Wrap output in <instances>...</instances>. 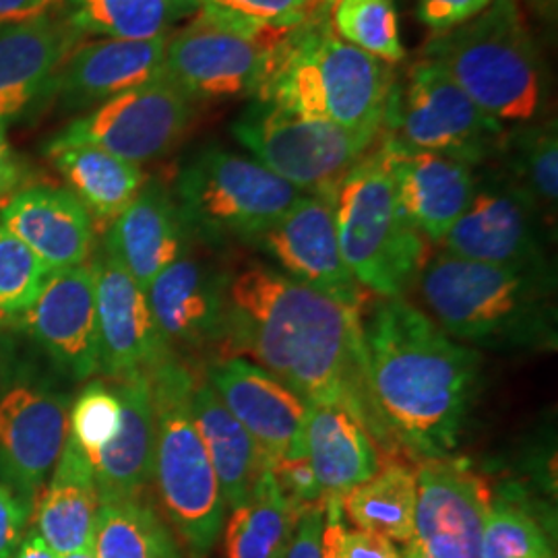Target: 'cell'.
I'll return each instance as SVG.
<instances>
[{"instance_id": "cell-1", "label": "cell", "mask_w": 558, "mask_h": 558, "mask_svg": "<svg viewBox=\"0 0 558 558\" xmlns=\"http://www.w3.org/2000/svg\"><path fill=\"white\" fill-rule=\"evenodd\" d=\"M362 311L248 260L230 274L223 345L253 356L306 403L339 408L389 442L366 391Z\"/></svg>"}, {"instance_id": "cell-2", "label": "cell", "mask_w": 558, "mask_h": 558, "mask_svg": "<svg viewBox=\"0 0 558 558\" xmlns=\"http://www.w3.org/2000/svg\"><path fill=\"white\" fill-rule=\"evenodd\" d=\"M364 379L385 435L403 451L451 458L482 385V356L403 296L362 311Z\"/></svg>"}, {"instance_id": "cell-3", "label": "cell", "mask_w": 558, "mask_h": 558, "mask_svg": "<svg viewBox=\"0 0 558 558\" xmlns=\"http://www.w3.org/2000/svg\"><path fill=\"white\" fill-rule=\"evenodd\" d=\"M414 286L426 315L468 348L557 350V278L440 253L426 260Z\"/></svg>"}, {"instance_id": "cell-4", "label": "cell", "mask_w": 558, "mask_h": 558, "mask_svg": "<svg viewBox=\"0 0 558 558\" xmlns=\"http://www.w3.org/2000/svg\"><path fill=\"white\" fill-rule=\"evenodd\" d=\"M396 80L393 64L341 40L329 11H320L288 29L253 100L352 131L380 133Z\"/></svg>"}, {"instance_id": "cell-5", "label": "cell", "mask_w": 558, "mask_h": 558, "mask_svg": "<svg viewBox=\"0 0 558 558\" xmlns=\"http://www.w3.org/2000/svg\"><path fill=\"white\" fill-rule=\"evenodd\" d=\"M422 59L502 124L532 122L544 108V66L521 0H493L474 20L433 34Z\"/></svg>"}, {"instance_id": "cell-6", "label": "cell", "mask_w": 558, "mask_h": 558, "mask_svg": "<svg viewBox=\"0 0 558 558\" xmlns=\"http://www.w3.org/2000/svg\"><path fill=\"white\" fill-rule=\"evenodd\" d=\"M149 379L156 416L151 480L166 518L189 553L193 558H205L220 538L228 507L193 420L195 377L172 352Z\"/></svg>"}, {"instance_id": "cell-7", "label": "cell", "mask_w": 558, "mask_h": 558, "mask_svg": "<svg viewBox=\"0 0 558 558\" xmlns=\"http://www.w3.org/2000/svg\"><path fill=\"white\" fill-rule=\"evenodd\" d=\"M331 205L354 279L379 299L403 296L430 259V242L403 214L379 141L339 180Z\"/></svg>"}, {"instance_id": "cell-8", "label": "cell", "mask_w": 558, "mask_h": 558, "mask_svg": "<svg viewBox=\"0 0 558 558\" xmlns=\"http://www.w3.org/2000/svg\"><path fill=\"white\" fill-rule=\"evenodd\" d=\"M69 383L34 343L0 341V480L27 511L69 440Z\"/></svg>"}, {"instance_id": "cell-9", "label": "cell", "mask_w": 558, "mask_h": 558, "mask_svg": "<svg viewBox=\"0 0 558 558\" xmlns=\"http://www.w3.org/2000/svg\"><path fill=\"white\" fill-rule=\"evenodd\" d=\"M302 195L255 158L218 145L182 163L172 193L186 234L209 246L248 244Z\"/></svg>"}, {"instance_id": "cell-10", "label": "cell", "mask_w": 558, "mask_h": 558, "mask_svg": "<svg viewBox=\"0 0 558 558\" xmlns=\"http://www.w3.org/2000/svg\"><path fill=\"white\" fill-rule=\"evenodd\" d=\"M288 29L203 2L168 36L163 75L197 104L253 98Z\"/></svg>"}, {"instance_id": "cell-11", "label": "cell", "mask_w": 558, "mask_h": 558, "mask_svg": "<svg viewBox=\"0 0 558 558\" xmlns=\"http://www.w3.org/2000/svg\"><path fill=\"white\" fill-rule=\"evenodd\" d=\"M505 124L472 100L439 64L420 59L393 83L383 133L405 147L482 168L495 160Z\"/></svg>"}, {"instance_id": "cell-12", "label": "cell", "mask_w": 558, "mask_h": 558, "mask_svg": "<svg viewBox=\"0 0 558 558\" xmlns=\"http://www.w3.org/2000/svg\"><path fill=\"white\" fill-rule=\"evenodd\" d=\"M380 133L352 131L331 120L306 119L255 100L232 124L234 140L267 170L300 193L327 197L375 147Z\"/></svg>"}, {"instance_id": "cell-13", "label": "cell", "mask_w": 558, "mask_h": 558, "mask_svg": "<svg viewBox=\"0 0 558 558\" xmlns=\"http://www.w3.org/2000/svg\"><path fill=\"white\" fill-rule=\"evenodd\" d=\"M548 239L550 226L538 207L495 170L476 174L474 197L440 244L459 259L555 278Z\"/></svg>"}, {"instance_id": "cell-14", "label": "cell", "mask_w": 558, "mask_h": 558, "mask_svg": "<svg viewBox=\"0 0 558 558\" xmlns=\"http://www.w3.org/2000/svg\"><path fill=\"white\" fill-rule=\"evenodd\" d=\"M197 110V101L161 75L71 120L50 143L94 145L141 166L172 151L193 126Z\"/></svg>"}, {"instance_id": "cell-15", "label": "cell", "mask_w": 558, "mask_h": 558, "mask_svg": "<svg viewBox=\"0 0 558 558\" xmlns=\"http://www.w3.org/2000/svg\"><path fill=\"white\" fill-rule=\"evenodd\" d=\"M248 244L276 260L290 278L348 306L364 308L366 290L354 279L341 255L331 197L304 193Z\"/></svg>"}, {"instance_id": "cell-16", "label": "cell", "mask_w": 558, "mask_h": 558, "mask_svg": "<svg viewBox=\"0 0 558 558\" xmlns=\"http://www.w3.org/2000/svg\"><path fill=\"white\" fill-rule=\"evenodd\" d=\"M98 319V371L112 380L151 375L172 354L163 343L145 290L104 248L92 253Z\"/></svg>"}, {"instance_id": "cell-17", "label": "cell", "mask_w": 558, "mask_h": 558, "mask_svg": "<svg viewBox=\"0 0 558 558\" xmlns=\"http://www.w3.org/2000/svg\"><path fill=\"white\" fill-rule=\"evenodd\" d=\"M414 544L430 558H480L490 509L484 480L456 459H426L418 472Z\"/></svg>"}, {"instance_id": "cell-18", "label": "cell", "mask_w": 558, "mask_h": 558, "mask_svg": "<svg viewBox=\"0 0 558 558\" xmlns=\"http://www.w3.org/2000/svg\"><path fill=\"white\" fill-rule=\"evenodd\" d=\"M21 323L29 341L71 383L98 373L96 283L89 265L52 271Z\"/></svg>"}, {"instance_id": "cell-19", "label": "cell", "mask_w": 558, "mask_h": 558, "mask_svg": "<svg viewBox=\"0 0 558 558\" xmlns=\"http://www.w3.org/2000/svg\"><path fill=\"white\" fill-rule=\"evenodd\" d=\"M230 271L184 251L145 290L168 350L226 343Z\"/></svg>"}, {"instance_id": "cell-20", "label": "cell", "mask_w": 558, "mask_h": 558, "mask_svg": "<svg viewBox=\"0 0 558 558\" xmlns=\"http://www.w3.org/2000/svg\"><path fill=\"white\" fill-rule=\"evenodd\" d=\"M207 383L259 445L267 468L302 435L308 403L259 364L242 356L216 360L207 366Z\"/></svg>"}, {"instance_id": "cell-21", "label": "cell", "mask_w": 558, "mask_h": 558, "mask_svg": "<svg viewBox=\"0 0 558 558\" xmlns=\"http://www.w3.org/2000/svg\"><path fill=\"white\" fill-rule=\"evenodd\" d=\"M379 143L403 214L430 244H440L474 197L476 168L405 147L385 133Z\"/></svg>"}, {"instance_id": "cell-22", "label": "cell", "mask_w": 558, "mask_h": 558, "mask_svg": "<svg viewBox=\"0 0 558 558\" xmlns=\"http://www.w3.org/2000/svg\"><path fill=\"white\" fill-rule=\"evenodd\" d=\"M168 36L154 40L83 41L64 60L50 83L62 112H89L147 81L163 75Z\"/></svg>"}, {"instance_id": "cell-23", "label": "cell", "mask_w": 558, "mask_h": 558, "mask_svg": "<svg viewBox=\"0 0 558 558\" xmlns=\"http://www.w3.org/2000/svg\"><path fill=\"white\" fill-rule=\"evenodd\" d=\"M85 34L60 11L0 25V120L20 119L50 83Z\"/></svg>"}, {"instance_id": "cell-24", "label": "cell", "mask_w": 558, "mask_h": 558, "mask_svg": "<svg viewBox=\"0 0 558 558\" xmlns=\"http://www.w3.org/2000/svg\"><path fill=\"white\" fill-rule=\"evenodd\" d=\"M0 223L50 271L85 265L96 246V223L69 189L34 184L0 209Z\"/></svg>"}, {"instance_id": "cell-25", "label": "cell", "mask_w": 558, "mask_h": 558, "mask_svg": "<svg viewBox=\"0 0 558 558\" xmlns=\"http://www.w3.org/2000/svg\"><path fill=\"white\" fill-rule=\"evenodd\" d=\"M186 239L172 193L158 180H145L137 197L108 226L101 248L147 290L186 251Z\"/></svg>"}, {"instance_id": "cell-26", "label": "cell", "mask_w": 558, "mask_h": 558, "mask_svg": "<svg viewBox=\"0 0 558 558\" xmlns=\"http://www.w3.org/2000/svg\"><path fill=\"white\" fill-rule=\"evenodd\" d=\"M120 424L110 440L94 459V476L101 502L141 499L154 476L156 416L149 375H133L117 380Z\"/></svg>"}, {"instance_id": "cell-27", "label": "cell", "mask_w": 558, "mask_h": 558, "mask_svg": "<svg viewBox=\"0 0 558 558\" xmlns=\"http://www.w3.org/2000/svg\"><path fill=\"white\" fill-rule=\"evenodd\" d=\"M302 440L325 497L343 499L379 472L377 442L359 420L339 408L308 403Z\"/></svg>"}, {"instance_id": "cell-28", "label": "cell", "mask_w": 558, "mask_h": 558, "mask_svg": "<svg viewBox=\"0 0 558 558\" xmlns=\"http://www.w3.org/2000/svg\"><path fill=\"white\" fill-rule=\"evenodd\" d=\"M100 497L94 463L69 437L38 500V534L57 557L94 546Z\"/></svg>"}, {"instance_id": "cell-29", "label": "cell", "mask_w": 558, "mask_h": 558, "mask_svg": "<svg viewBox=\"0 0 558 558\" xmlns=\"http://www.w3.org/2000/svg\"><path fill=\"white\" fill-rule=\"evenodd\" d=\"M193 420L220 482L228 509H236L253 493L265 465L259 445L221 403L205 380H195L191 396Z\"/></svg>"}, {"instance_id": "cell-30", "label": "cell", "mask_w": 558, "mask_h": 558, "mask_svg": "<svg viewBox=\"0 0 558 558\" xmlns=\"http://www.w3.org/2000/svg\"><path fill=\"white\" fill-rule=\"evenodd\" d=\"M46 154L66 182V189L83 203L94 223L110 226L137 197L145 172L133 161L94 145H46Z\"/></svg>"}, {"instance_id": "cell-31", "label": "cell", "mask_w": 558, "mask_h": 558, "mask_svg": "<svg viewBox=\"0 0 558 558\" xmlns=\"http://www.w3.org/2000/svg\"><path fill=\"white\" fill-rule=\"evenodd\" d=\"M201 4L203 0H59V11L85 36L154 40L177 32Z\"/></svg>"}, {"instance_id": "cell-32", "label": "cell", "mask_w": 558, "mask_h": 558, "mask_svg": "<svg viewBox=\"0 0 558 558\" xmlns=\"http://www.w3.org/2000/svg\"><path fill=\"white\" fill-rule=\"evenodd\" d=\"M499 172L515 184L538 207L548 226L555 228L558 205L557 119L521 122L505 131L495 156Z\"/></svg>"}, {"instance_id": "cell-33", "label": "cell", "mask_w": 558, "mask_h": 558, "mask_svg": "<svg viewBox=\"0 0 558 558\" xmlns=\"http://www.w3.org/2000/svg\"><path fill=\"white\" fill-rule=\"evenodd\" d=\"M302 509L281 493L271 470L265 468L248 499L232 511L226 525V557H286Z\"/></svg>"}, {"instance_id": "cell-34", "label": "cell", "mask_w": 558, "mask_h": 558, "mask_svg": "<svg viewBox=\"0 0 558 558\" xmlns=\"http://www.w3.org/2000/svg\"><path fill=\"white\" fill-rule=\"evenodd\" d=\"M416 500V472L408 465L391 463L352 488L341 499V511L359 530L410 544L414 539Z\"/></svg>"}, {"instance_id": "cell-35", "label": "cell", "mask_w": 558, "mask_h": 558, "mask_svg": "<svg viewBox=\"0 0 558 558\" xmlns=\"http://www.w3.org/2000/svg\"><path fill=\"white\" fill-rule=\"evenodd\" d=\"M94 553L98 558H180L174 536L141 499L101 502Z\"/></svg>"}, {"instance_id": "cell-36", "label": "cell", "mask_w": 558, "mask_h": 558, "mask_svg": "<svg viewBox=\"0 0 558 558\" xmlns=\"http://www.w3.org/2000/svg\"><path fill=\"white\" fill-rule=\"evenodd\" d=\"M329 20L339 38L362 52L393 66L405 59L393 0H338Z\"/></svg>"}, {"instance_id": "cell-37", "label": "cell", "mask_w": 558, "mask_h": 558, "mask_svg": "<svg viewBox=\"0 0 558 558\" xmlns=\"http://www.w3.org/2000/svg\"><path fill=\"white\" fill-rule=\"evenodd\" d=\"M480 558H557L542 523L511 497L490 500Z\"/></svg>"}, {"instance_id": "cell-38", "label": "cell", "mask_w": 558, "mask_h": 558, "mask_svg": "<svg viewBox=\"0 0 558 558\" xmlns=\"http://www.w3.org/2000/svg\"><path fill=\"white\" fill-rule=\"evenodd\" d=\"M52 271L0 223V319L21 317Z\"/></svg>"}, {"instance_id": "cell-39", "label": "cell", "mask_w": 558, "mask_h": 558, "mask_svg": "<svg viewBox=\"0 0 558 558\" xmlns=\"http://www.w3.org/2000/svg\"><path fill=\"white\" fill-rule=\"evenodd\" d=\"M120 399L117 389H110L100 380L89 383L71 403L69 437L94 459L114 439L120 424Z\"/></svg>"}, {"instance_id": "cell-40", "label": "cell", "mask_w": 558, "mask_h": 558, "mask_svg": "<svg viewBox=\"0 0 558 558\" xmlns=\"http://www.w3.org/2000/svg\"><path fill=\"white\" fill-rule=\"evenodd\" d=\"M323 558H403L396 544L375 532L343 525L341 497H325Z\"/></svg>"}, {"instance_id": "cell-41", "label": "cell", "mask_w": 558, "mask_h": 558, "mask_svg": "<svg viewBox=\"0 0 558 558\" xmlns=\"http://www.w3.org/2000/svg\"><path fill=\"white\" fill-rule=\"evenodd\" d=\"M246 20L260 21L274 27H294L320 11L323 0H203Z\"/></svg>"}, {"instance_id": "cell-42", "label": "cell", "mask_w": 558, "mask_h": 558, "mask_svg": "<svg viewBox=\"0 0 558 558\" xmlns=\"http://www.w3.org/2000/svg\"><path fill=\"white\" fill-rule=\"evenodd\" d=\"M271 474L278 482L281 493L292 500L299 509L306 505H317L325 500L319 482L315 478V472L311 468V461L304 449L302 435L290 445L286 456L276 461L271 468Z\"/></svg>"}, {"instance_id": "cell-43", "label": "cell", "mask_w": 558, "mask_h": 558, "mask_svg": "<svg viewBox=\"0 0 558 558\" xmlns=\"http://www.w3.org/2000/svg\"><path fill=\"white\" fill-rule=\"evenodd\" d=\"M493 0H420L418 20L440 34L465 21L474 20Z\"/></svg>"}, {"instance_id": "cell-44", "label": "cell", "mask_w": 558, "mask_h": 558, "mask_svg": "<svg viewBox=\"0 0 558 558\" xmlns=\"http://www.w3.org/2000/svg\"><path fill=\"white\" fill-rule=\"evenodd\" d=\"M323 502L306 505L300 511L294 534L283 558H323V532H325Z\"/></svg>"}, {"instance_id": "cell-45", "label": "cell", "mask_w": 558, "mask_h": 558, "mask_svg": "<svg viewBox=\"0 0 558 558\" xmlns=\"http://www.w3.org/2000/svg\"><path fill=\"white\" fill-rule=\"evenodd\" d=\"M27 515L29 511L11 495L7 486L0 484V558L15 555L27 525Z\"/></svg>"}, {"instance_id": "cell-46", "label": "cell", "mask_w": 558, "mask_h": 558, "mask_svg": "<svg viewBox=\"0 0 558 558\" xmlns=\"http://www.w3.org/2000/svg\"><path fill=\"white\" fill-rule=\"evenodd\" d=\"M57 4L59 0H0V25L40 17Z\"/></svg>"}, {"instance_id": "cell-47", "label": "cell", "mask_w": 558, "mask_h": 558, "mask_svg": "<svg viewBox=\"0 0 558 558\" xmlns=\"http://www.w3.org/2000/svg\"><path fill=\"white\" fill-rule=\"evenodd\" d=\"M20 182V163L7 140V122L0 120V197L9 195Z\"/></svg>"}, {"instance_id": "cell-48", "label": "cell", "mask_w": 558, "mask_h": 558, "mask_svg": "<svg viewBox=\"0 0 558 558\" xmlns=\"http://www.w3.org/2000/svg\"><path fill=\"white\" fill-rule=\"evenodd\" d=\"M11 558H59L54 555V550L44 542L38 530L27 534L25 538L21 539L15 555Z\"/></svg>"}, {"instance_id": "cell-49", "label": "cell", "mask_w": 558, "mask_h": 558, "mask_svg": "<svg viewBox=\"0 0 558 558\" xmlns=\"http://www.w3.org/2000/svg\"><path fill=\"white\" fill-rule=\"evenodd\" d=\"M521 4H523V11H527L542 23L546 25L557 23L558 0H521Z\"/></svg>"}, {"instance_id": "cell-50", "label": "cell", "mask_w": 558, "mask_h": 558, "mask_svg": "<svg viewBox=\"0 0 558 558\" xmlns=\"http://www.w3.org/2000/svg\"><path fill=\"white\" fill-rule=\"evenodd\" d=\"M59 558H98L96 557V553H94V546L92 548H83V550H77V553H71V555H62Z\"/></svg>"}, {"instance_id": "cell-51", "label": "cell", "mask_w": 558, "mask_h": 558, "mask_svg": "<svg viewBox=\"0 0 558 558\" xmlns=\"http://www.w3.org/2000/svg\"><path fill=\"white\" fill-rule=\"evenodd\" d=\"M408 557L410 558H430L426 557L422 550H420L418 546L414 544V542H410V548H408Z\"/></svg>"}, {"instance_id": "cell-52", "label": "cell", "mask_w": 558, "mask_h": 558, "mask_svg": "<svg viewBox=\"0 0 558 558\" xmlns=\"http://www.w3.org/2000/svg\"><path fill=\"white\" fill-rule=\"evenodd\" d=\"M336 2H338V0H323V7H325L327 11H331V7H333Z\"/></svg>"}, {"instance_id": "cell-53", "label": "cell", "mask_w": 558, "mask_h": 558, "mask_svg": "<svg viewBox=\"0 0 558 558\" xmlns=\"http://www.w3.org/2000/svg\"><path fill=\"white\" fill-rule=\"evenodd\" d=\"M403 558H410V557H408V553H405V557H403Z\"/></svg>"}]
</instances>
